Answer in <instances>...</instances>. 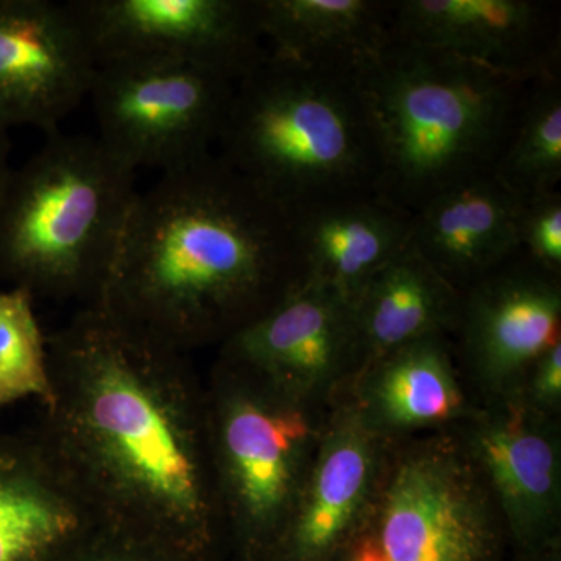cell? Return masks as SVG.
Here are the masks:
<instances>
[{
	"label": "cell",
	"mask_w": 561,
	"mask_h": 561,
	"mask_svg": "<svg viewBox=\"0 0 561 561\" xmlns=\"http://www.w3.org/2000/svg\"><path fill=\"white\" fill-rule=\"evenodd\" d=\"M54 401L38 426L101 526L217 561L205 386L190 354L101 301L47 335Z\"/></svg>",
	"instance_id": "1"
},
{
	"label": "cell",
	"mask_w": 561,
	"mask_h": 561,
	"mask_svg": "<svg viewBox=\"0 0 561 561\" xmlns=\"http://www.w3.org/2000/svg\"><path fill=\"white\" fill-rule=\"evenodd\" d=\"M297 283L289 210L214 151L139 192L94 301L191 354L220 345Z\"/></svg>",
	"instance_id": "2"
},
{
	"label": "cell",
	"mask_w": 561,
	"mask_h": 561,
	"mask_svg": "<svg viewBox=\"0 0 561 561\" xmlns=\"http://www.w3.org/2000/svg\"><path fill=\"white\" fill-rule=\"evenodd\" d=\"M357 79L378 144L379 194L412 214L493 171L534 81L390 32Z\"/></svg>",
	"instance_id": "3"
},
{
	"label": "cell",
	"mask_w": 561,
	"mask_h": 561,
	"mask_svg": "<svg viewBox=\"0 0 561 561\" xmlns=\"http://www.w3.org/2000/svg\"><path fill=\"white\" fill-rule=\"evenodd\" d=\"M217 154L289 213L379 194L381 161L357 70L267 50L236 81Z\"/></svg>",
	"instance_id": "4"
},
{
	"label": "cell",
	"mask_w": 561,
	"mask_h": 561,
	"mask_svg": "<svg viewBox=\"0 0 561 561\" xmlns=\"http://www.w3.org/2000/svg\"><path fill=\"white\" fill-rule=\"evenodd\" d=\"M136 171L98 138L47 136L0 202V276L36 298L101 295L139 192Z\"/></svg>",
	"instance_id": "5"
},
{
	"label": "cell",
	"mask_w": 561,
	"mask_h": 561,
	"mask_svg": "<svg viewBox=\"0 0 561 561\" xmlns=\"http://www.w3.org/2000/svg\"><path fill=\"white\" fill-rule=\"evenodd\" d=\"M214 490L236 561H262L319 445L317 405L217 360L205 386Z\"/></svg>",
	"instance_id": "6"
},
{
	"label": "cell",
	"mask_w": 561,
	"mask_h": 561,
	"mask_svg": "<svg viewBox=\"0 0 561 561\" xmlns=\"http://www.w3.org/2000/svg\"><path fill=\"white\" fill-rule=\"evenodd\" d=\"M504 524L461 438L391 445L357 546L371 561H504Z\"/></svg>",
	"instance_id": "7"
},
{
	"label": "cell",
	"mask_w": 561,
	"mask_h": 561,
	"mask_svg": "<svg viewBox=\"0 0 561 561\" xmlns=\"http://www.w3.org/2000/svg\"><path fill=\"white\" fill-rule=\"evenodd\" d=\"M236 81L176 62H110L90 91L103 146L133 171H179L214 153Z\"/></svg>",
	"instance_id": "8"
},
{
	"label": "cell",
	"mask_w": 561,
	"mask_h": 561,
	"mask_svg": "<svg viewBox=\"0 0 561 561\" xmlns=\"http://www.w3.org/2000/svg\"><path fill=\"white\" fill-rule=\"evenodd\" d=\"M98 65L176 62L241 80L267 55L256 0H69Z\"/></svg>",
	"instance_id": "9"
},
{
	"label": "cell",
	"mask_w": 561,
	"mask_h": 561,
	"mask_svg": "<svg viewBox=\"0 0 561 561\" xmlns=\"http://www.w3.org/2000/svg\"><path fill=\"white\" fill-rule=\"evenodd\" d=\"M272 389L319 405L356 371L353 311L320 284H295L220 343L219 359Z\"/></svg>",
	"instance_id": "10"
},
{
	"label": "cell",
	"mask_w": 561,
	"mask_h": 561,
	"mask_svg": "<svg viewBox=\"0 0 561 561\" xmlns=\"http://www.w3.org/2000/svg\"><path fill=\"white\" fill-rule=\"evenodd\" d=\"M467 421L461 440L489 486L507 538L523 557L559 540L561 446L553 416L511 390Z\"/></svg>",
	"instance_id": "11"
},
{
	"label": "cell",
	"mask_w": 561,
	"mask_h": 561,
	"mask_svg": "<svg viewBox=\"0 0 561 561\" xmlns=\"http://www.w3.org/2000/svg\"><path fill=\"white\" fill-rule=\"evenodd\" d=\"M391 445L348 398L339 402L262 561H341L367 522Z\"/></svg>",
	"instance_id": "12"
},
{
	"label": "cell",
	"mask_w": 561,
	"mask_h": 561,
	"mask_svg": "<svg viewBox=\"0 0 561 561\" xmlns=\"http://www.w3.org/2000/svg\"><path fill=\"white\" fill-rule=\"evenodd\" d=\"M98 68L69 2L0 0V127L58 131L90 98Z\"/></svg>",
	"instance_id": "13"
},
{
	"label": "cell",
	"mask_w": 561,
	"mask_h": 561,
	"mask_svg": "<svg viewBox=\"0 0 561 561\" xmlns=\"http://www.w3.org/2000/svg\"><path fill=\"white\" fill-rule=\"evenodd\" d=\"M560 278L518 253L461 291V353L491 398L515 390L561 343Z\"/></svg>",
	"instance_id": "14"
},
{
	"label": "cell",
	"mask_w": 561,
	"mask_h": 561,
	"mask_svg": "<svg viewBox=\"0 0 561 561\" xmlns=\"http://www.w3.org/2000/svg\"><path fill=\"white\" fill-rule=\"evenodd\" d=\"M390 35L535 80L561 68L559 7L540 0H393Z\"/></svg>",
	"instance_id": "15"
},
{
	"label": "cell",
	"mask_w": 561,
	"mask_h": 561,
	"mask_svg": "<svg viewBox=\"0 0 561 561\" xmlns=\"http://www.w3.org/2000/svg\"><path fill=\"white\" fill-rule=\"evenodd\" d=\"M99 527L38 431L0 434V561H69Z\"/></svg>",
	"instance_id": "16"
},
{
	"label": "cell",
	"mask_w": 561,
	"mask_h": 561,
	"mask_svg": "<svg viewBox=\"0 0 561 561\" xmlns=\"http://www.w3.org/2000/svg\"><path fill=\"white\" fill-rule=\"evenodd\" d=\"M290 216L300 280L328 287L350 305L411 245L412 213L381 194L323 202Z\"/></svg>",
	"instance_id": "17"
},
{
	"label": "cell",
	"mask_w": 561,
	"mask_h": 561,
	"mask_svg": "<svg viewBox=\"0 0 561 561\" xmlns=\"http://www.w3.org/2000/svg\"><path fill=\"white\" fill-rule=\"evenodd\" d=\"M522 210L493 172L479 173L412 214L411 243L461 294L522 253Z\"/></svg>",
	"instance_id": "18"
},
{
	"label": "cell",
	"mask_w": 561,
	"mask_h": 561,
	"mask_svg": "<svg viewBox=\"0 0 561 561\" xmlns=\"http://www.w3.org/2000/svg\"><path fill=\"white\" fill-rule=\"evenodd\" d=\"M461 294L409 245L387 262L351 302L356 334L353 379L393 351L457 331Z\"/></svg>",
	"instance_id": "19"
},
{
	"label": "cell",
	"mask_w": 561,
	"mask_h": 561,
	"mask_svg": "<svg viewBox=\"0 0 561 561\" xmlns=\"http://www.w3.org/2000/svg\"><path fill=\"white\" fill-rule=\"evenodd\" d=\"M350 394L365 421L390 442L471 413L446 337L393 351L357 376Z\"/></svg>",
	"instance_id": "20"
},
{
	"label": "cell",
	"mask_w": 561,
	"mask_h": 561,
	"mask_svg": "<svg viewBox=\"0 0 561 561\" xmlns=\"http://www.w3.org/2000/svg\"><path fill=\"white\" fill-rule=\"evenodd\" d=\"M393 0H256L267 50L278 57L359 70L389 38Z\"/></svg>",
	"instance_id": "21"
},
{
	"label": "cell",
	"mask_w": 561,
	"mask_h": 561,
	"mask_svg": "<svg viewBox=\"0 0 561 561\" xmlns=\"http://www.w3.org/2000/svg\"><path fill=\"white\" fill-rule=\"evenodd\" d=\"M491 172L523 205L560 191L561 68L531 81L515 130Z\"/></svg>",
	"instance_id": "22"
},
{
	"label": "cell",
	"mask_w": 561,
	"mask_h": 561,
	"mask_svg": "<svg viewBox=\"0 0 561 561\" xmlns=\"http://www.w3.org/2000/svg\"><path fill=\"white\" fill-rule=\"evenodd\" d=\"M31 398L43 409L54 401L49 345L35 313V297L11 287L0 290V409Z\"/></svg>",
	"instance_id": "23"
},
{
	"label": "cell",
	"mask_w": 561,
	"mask_h": 561,
	"mask_svg": "<svg viewBox=\"0 0 561 561\" xmlns=\"http://www.w3.org/2000/svg\"><path fill=\"white\" fill-rule=\"evenodd\" d=\"M519 243L527 260L542 271L561 276V192L524 203Z\"/></svg>",
	"instance_id": "24"
},
{
	"label": "cell",
	"mask_w": 561,
	"mask_h": 561,
	"mask_svg": "<svg viewBox=\"0 0 561 561\" xmlns=\"http://www.w3.org/2000/svg\"><path fill=\"white\" fill-rule=\"evenodd\" d=\"M69 561H198L130 531L101 526Z\"/></svg>",
	"instance_id": "25"
},
{
	"label": "cell",
	"mask_w": 561,
	"mask_h": 561,
	"mask_svg": "<svg viewBox=\"0 0 561 561\" xmlns=\"http://www.w3.org/2000/svg\"><path fill=\"white\" fill-rule=\"evenodd\" d=\"M515 390L531 408L556 416L561 402V343L535 362Z\"/></svg>",
	"instance_id": "26"
},
{
	"label": "cell",
	"mask_w": 561,
	"mask_h": 561,
	"mask_svg": "<svg viewBox=\"0 0 561 561\" xmlns=\"http://www.w3.org/2000/svg\"><path fill=\"white\" fill-rule=\"evenodd\" d=\"M10 149L11 142L9 130L0 127V202H2L11 172H13V168H11L10 164Z\"/></svg>",
	"instance_id": "27"
},
{
	"label": "cell",
	"mask_w": 561,
	"mask_h": 561,
	"mask_svg": "<svg viewBox=\"0 0 561 561\" xmlns=\"http://www.w3.org/2000/svg\"><path fill=\"white\" fill-rule=\"evenodd\" d=\"M526 561H561V540L549 542L540 551L524 557Z\"/></svg>",
	"instance_id": "28"
},
{
	"label": "cell",
	"mask_w": 561,
	"mask_h": 561,
	"mask_svg": "<svg viewBox=\"0 0 561 561\" xmlns=\"http://www.w3.org/2000/svg\"><path fill=\"white\" fill-rule=\"evenodd\" d=\"M341 561H359V560H357L356 557L351 556L350 552H346L345 557H343V559Z\"/></svg>",
	"instance_id": "29"
}]
</instances>
